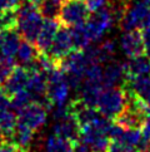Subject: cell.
<instances>
[{"label":"cell","mask_w":150,"mask_h":152,"mask_svg":"<svg viewBox=\"0 0 150 152\" xmlns=\"http://www.w3.org/2000/svg\"><path fill=\"white\" fill-rule=\"evenodd\" d=\"M39 56H40V52L34 43L23 39L20 43L18 52L15 53V56H14V61L18 66L28 69L31 64L36 61Z\"/></svg>","instance_id":"cell-17"},{"label":"cell","mask_w":150,"mask_h":152,"mask_svg":"<svg viewBox=\"0 0 150 152\" xmlns=\"http://www.w3.org/2000/svg\"><path fill=\"white\" fill-rule=\"evenodd\" d=\"M33 102V98H31L30 93L26 89H23V91H19L18 93H15L12 96V103H10V110H12L15 115H19V112L21 110Z\"/></svg>","instance_id":"cell-25"},{"label":"cell","mask_w":150,"mask_h":152,"mask_svg":"<svg viewBox=\"0 0 150 152\" xmlns=\"http://www.w3.org/2000/svg\"><path fill=\"white\" fill-rule=\"evenodd\" d=\"M10 103H12V97L4 89H0V110H10Z\"/></svg>","instance_id":"cell-29"},{"label":"cell","mask_w":150,"mask_h":152,"mask_svg":"<svg viewBox=\"0 0 150 152\" xmlns=\"http://www.w3.org/2000/svg\"><path fill=\"white\" fill-rule=\"evenodd\" d=\"M70 29V34L73 38V44H74V49H79L83 50L84 48H87L90 43H92V39H90L89 31L87 25L84 24H79V25H74V26H69Z\"/></svg>","instance_id":"cell-22"},{"label":"cell","mask_w":150,"mask_h":152,"mask_svg":"<svg viewBox=\"0 0 150 152\" xmlns=\"http://www.w3.org/2000/svg\"><path fill=\"white\" fill-rule=\"evenodd\" d=\"M131 152H139V151H131Z\"/></svg>","instance_id":"cell-35"},{"label":"cell","mask_w":150,"mask_h":152,"mask_svg":"<svg viewBox=\"0 0 150 152\" xmlns=\"http://www.w3.org/2000/svg\"><path fill=\"white\" fill-rule=\"evenodd\" d=\"M123 88L130 91L141 102L150 107V74L128 78Z\"/></svg>","instance_id":"cell-14"},{"label":"cell","mask_w":150,"mask_h":152,"mask_svg":"<svg viewBox=\"0 0 150 152\" xmlns=\"http://www.w3.org/2000/svg\"><path fill=\"white\" fill-rule=\"evenodd\" d=\"M120 48L126 57L144 54V38L141 30H126L120 38Z\"/></svg>","instance_id":"cell-11"},{"label":"cell","mask_w":150,"mask_h":152,"mask_svg":"<svg viewBox=\"0 0 150 152\" xmlns=\"http://www.w3.org/2000/svg\"><path fill=\"white\" fill-rule=\"evenodd\" d=\"M126 82V72L124 64L119 62L110 61L105 63L103 70V87L112 88V87H123Z\"/></svg>","instance_id":"cell-10"},{"label":"cell","mask_w":150,"mask_h":152,"mask_svg":"<svg viewBox=\"0 0 150 152\" xmlns=\"http://www.w3.org/2000/svg\"><path fill=\"white\" fill-rule=\"evenodd\" d=\"M3 31H4V30L0 29V43H1V39H3Z\"/></svg>","instance_id":"cell-33"},{"label":"cell","mask_w":150,"mask_h":152,"mask_svg":"<svg viewBox=\"0 0 150 152\" xmlns=\"http://www.w3.org/2000/svg\"><path fill=\"white\" fill-rule=\"evenodd\" d=\"M33 140H34V131L19 121L12 129V132L5 137L6 142H10L15 147L26 151H29L31 143H33Z\"/></svg>","instance_id":"cell-13"},{"label":"cell","mask_w":150,"mask_h":152,"mask_svg":"<svg viewBox=\"0 0 150 152\" xmlns=\"http://www.w3.org/2000/svg\"><path fill=\"white\" fill-rule=\"evenodd\" d=\"M31 1H33V3H35L36 5H39V4L43 1V0H31Z\"/></svg>","instance_id":"cell-32"},{"label":"cell","mask_w":150,"mask_h":152,"mask_svg":"<svg viewBox=\"0 0 150 152\" xmlns=\"http://www.w3.org/2000/svg\"><path fill=\"white\" fill-rule=\"evenodd\" d=\"M29 70L24 67H15L13 73L9 75V78L5 80V83L3 84V89L12 97L13 94L18 93L19 91L25 89L26 83L29 80Z\"/></svg>","instance_id":"cell-16"},{"label":"cell","mask_w":150,"mask_h":152,"mask_svg":"<svg viewBox=\"0 0 150 152\" xmlns=\"http://www.w3.org/2000/svg\"><path fill=\"white\" fill-rule=\"evenodd\" d=\"M79 141L87 145L92 152H108L111 140L105 129L94 122L80 128Z\"/></svg>","instance_id":"cell-7"},{"label":"cell","mask_w":150,"mask_h":152,"mask_svg":"<svg viewBox=\"0 0 150 152\" xmlns=\"http://www.w3.org/2000/svg\"><path fill=\"white\" fill-rule=\"evenodd\" d=\"M124 67L126 72V79L150 74V58L146 54H140V56H136V57H131L124 64Z\"/></svg>","instance_id":"cell-18"},{"label":"cell","mask_w":150,"mask_h":152,"mask_svg":"<svg viewBox=\"0 0 150 152\" xmlns=\"http://www.w3.org/2000/svg\"><path fill=\"white\" fill-rule=\"evenodd\" d=\"M103 89H104L103 84L84 79L81 87L79 88V93H80L79 98L83 101L84 104H87L89 107H96L99 96Z\"/></svg>","instance_id":"cell-20"},{"label":"cell","mask_w":150,"mask_h":152,"mask_svg":"<svg viewBox=\"0 0 150 152\" xmlns=\"http://www.w3.org/2000/svg\"><path fill=\"white\" fill-rule=\"evenodd\" d=\"M20 4V0H0V12L3 10L17 9Z\"/></svg>","instance_id":"cell-31"},{"label":"cell","mask_w":150,"mask_h":152,"mask_svg":"<svg viewBox=\"0 0 150 152\" xmlns=\"http://www.w3.org/2000/svg\"><path fill=\"white\" fill-rule=\"evenodd\" d=\"M46 108L36 102H31L19 112V122L24 123L33 131L40 129L46 122Z\"/></svg>","instance_id":"cell-9"},{"label":"cell","mask_w":150,"mask_h":152,"mask_svg":"<svg viewBox=\"0 0 150 152\" xmlns=\"http://www.w3.org/2000/svg\"><path fill=\"white\" fill-rule=\"evenodd\" d=\"M87 4L89 5V8L92 12H95V10L98 9H101L106 7V5H109V0H85Z\"/></svg>","instance_id":"cell-30"},{"label":"cell","mask_w":150,"mask_h":152,"mask_svg":"<svg viewBox=\"0 0 150 152\" xmlns=\"http://www.w3.org/2000/svg\"><path fill=\"white\" fill-rule=\"evenodd\" d=\"M20 1H23V0H20Z\"/></svg>","instance_id":"cell-36"},{"label":"cell","mask_w":150,"mask_h":152,"mask_svg":"<svg viewBox=\"0 0 150 152\" xmlns=\"http://www.w3.org/2000/svg\"><path fill=\"white\" fill-rule=\"evenodd\" d=\"M15 67H17V63H15L14 58L0 56V86H3L5 83V80L13 73Z\"/></svg>","instance_id":"cell-27"},{"label":"cell","mask_w":150,"mask_h":152,"mask_svg":"<svg viewBox=\"0 0 150 152\" xmlns=\"http://www.w3.org/2000/svg\"><path fill=\"white\" fill-rule=\"evenodd\" d=\"M17 28V9L0 12V29L6 30Z\"/></svg>","instance_id":"cell-28"},{"label":"cell","mask_w":150,"mask_h":152,"mask_svg":"<svg viewBox=\"0 0 150 152\" xmlns=\"http://www.w3.org/2000/svg\"><path fill=\"white\" fill-rule=\"evenodd\" d=\"M126 106V94L124 88L112 87V88H104L99 96L96 108L103 116L110 119H115L124 111Z\"/></svg>","instance_id":"cell-4"},{"label":"cell","mask_w":150,"mask_h":152,"mask_svg":"<svg viewBox=\"0 0 150 152\" xmlns=\"http://www.w3.org/2000/svg\"><path fill=\"white\" fill-rule=\"evenodd\" d=\"M53 133L75 142V141L79 140L80 126L76 121V118L70 113V115L66 116L65 118L55 121L54 126H53Z\"/></svg>","instance_id":"cell-15"},{"label":"cell","mask_w":150,"mask_h":152,"mask_svg":"<svg viewBox=\"0 0 150 152\" xmlns=\"http://www.w3.org/2000/svg\"><path fill=\"white\" fill-rule=\"evenodd\" d=\"M90 13L92 10L85 0H63L58 20L69 28L87 23Z\"/></svg>","instance_id":"cell-6"},{"label":"cell","mask_w":150,"mask_h":152,"mask_svg":"<svg viewBox=\"0 0 150 152\" xmlns=\"http://www.w3.org/2000/svg\"><path fill=\"white\" fill-rule=\"evenodd\" d=\"M59 64L65 74V79L68 84L70 86V88L79 89L84 82L87 68L90 64L84 50L73 49L61 59Z\"/></svg>","instance_id":"cell-2"},{"label":"cell","mask_w":150,"mask_h":152,"mask_svg":"<svg viewBox=\"0 0 150 152\" xmlns=\"http://www.w3.org/2000/svg\"><path fill=\"white\" fill-rule=\"evenodd\" d=\"M17 115L12 110H0V133L5 137L17 124Z\"/></svg>","instance_id":"cell-24"},{"label":"cell","mask_w":150,"mask_h":152,"mask_svg":"<svg viewBox=\"0 0 150 152\" xmlns=\"http://www.w3.org/2000/svg\"><path fill=\"white\" fill-rule=\"evenodd\" d=\"M45 18L31 0H23L17 8V30L24 40L35 44Z\"/></svg>","instance_id":"cell-1"},{"label":"cell","mask_w":150,"mask_h":152,"mask_svg":"<svg viewBox=\"0 0 150 152\" xmlns=\"http://www.w3.org/2000/svg\"><path fill=\"white\" fill-rule=\"evenodd\" d=\"M73 49H74V44H73V38L70 34V29L65 25H61L59 26L54 40H53V44L50 47L49 52L46 53V56L51 58L53 61L60 63L61 59L68 53H70Z\"/></svg>","instance_id":"cell-8"},{"label":"cell","mask_w":150,"mask_h":152,"mask_svg":"<svg viewBox=\"0 0 150 152\" xmlns=\"http://www.w3.org/2000/svg\"><path fill=\"white\" fill-rule=\"evenodd\" d=\"M144 1H145V3L149 5V7H150V0H144Z\"/></svg>","instance_id":"cell-34"},{"label":"cell","mask_w":150,"mask_h":152,"mask_svg":"<svg viewBox=\"0 0 150 152\" xmlns=\"http://www.w3.org/2000/svg\"><path fill=\"white\" fill-rule=\"evenodd\" d=\"M74 141L63 138L60 136L50 134L44 142V152H73Z\"/></svg>","instance_id":"cell-21"},{"label":"cell","mask_w":150,"mask_h":152,"mask_svg":"<svg viewBox=\"0 0 150 152\" xmlns=\"http://www.w3.org/2000/svg\"><path fill=\"white\" fill-rule=\"evenodd\" d=\"M21 40H23V38L18 33L17 28L4 30L3 39H1V43H0V54L14 58L15 53L18 52L20 47Z\"/></svg>","instance_id":"cell-19"},{"label":"cell","mask_w":150,"mask_h":152,"mask_svg":"<svg viewBox=\"0 0 150 152\" xmlns=\"http://www.w3.org/2000/svg\"><path fill=\"white\" fill-rule=\"evenodd\" d=\"M141 138H143V129L141 128H125V131L121 134V137H119V140H121L126 146H129L133 151L138 150V146L140 143Z\"/></svg>","instance_id":"cell-26"},{"label":"cell","mask_w":150,"mask_h":152,"mask_svg":"<svg viewBox=\"0 0 150 152\" xmlns=\"http://www.w3.org/2000/svg\"><path fill=\"white\" fill-rule=\"evenodd\" d=\"M121 29L126 30H143L150 25V7L144 1L126 3L119 19Z\"/></svg>","instance_id":"cell-3"},{"label":"cell","mask_w":150,"mask_h":152,"mask_svg":"<svg viewBox=\"0 0 150 152\" xmlns=\"http://www.w3.org/2000/svg\"><path fill=\"white\" fill-rule=\"evenodd\" d=\"M115 20H116L115 13L109 5L90 13V17L88 18L85 25L88 28L92 43L100 42L106 31L111 29Z\"/></svg>","instance_id":"cell-5"},{"label":"cell","mask_w":150,"mask_h":152,"mask_svg":"<svg viewBox=\"0 0 150 152\" xmlns=\"http://www.w3.org/2000/svg\"><path fill=\"white\" fill-rule=\"evenodd\" d=\"M61 3L63 0H43L38 7L45 19H58L60 14Z\"/></svg>","instance_id":"cell-23"},{"label":"cell","mask_w":150,"mask_h":152,"mask_svg":"<svg viewBox=\"0 0 150 152\" xmlns=\"http://www.w3.org/2000/svg\"><path fill=\"white\" fill-rule=\"evenodd\" d=\"M59 26H60V21H58V19L44 20V24H43L40 29V33L38 34V38L35 40V45L41 54H46L49 52Z\"/></svg>","instance_id":"cell-12"}]
</instances>
